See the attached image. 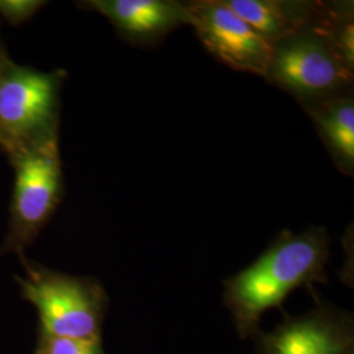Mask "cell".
I'll return each mask as SVG.
<instances>
[{
  "instance_id": "1",
  "label": "cell",
  "mask_w": 354,
  "mask_h": 354,
  "mask_svg": "<svg viewBox=\"0 0 354 354\" xmlns=\"http://www.w3.org/2000/svg\"><path fill=\"white\" fill-rule=\"evenodd\" d=\"M353 3L322 1L315 20L273 44L266 80L302 106L352 93Z\"/></svg>"
},
{
  "instance_id": "2",
  "label": "cell",
  "mask_w": 354,
  "mask_h": 354,
  "mask_svg": "<svg viewBox=\"0 0 354 354\" xmlns=\"http://www.w3.org/2000/svg\"><path fill=\"white\" fill-rule=\"evenodd\" d=\"M330 239L323 227L285 230L254 263L223 282V304L241 339L254 337L266 311L304 286L326 282Z\"/></svg>"
},
{
  "instance_id": "3",
  "label": "cell",
  "mask_w": 354,
  "mask_h": 354,
  "mask_svg": "<svg viewBox=\"0 0 354 354\" xmlns=\"http://www.w3.org/2000/svg\"><path fill=\"white\" fill-rule=\"evenodd\" d=\"M26 276H16L21 298L37 310L39 333L102 342L109 298L97 279L71 276L20 257Z\"/></svg>"
},
{
  "instance_id": "4",
  "label": "cell",
  "mask_w": 354,
  "mask_h": 354,
  "mask_svg": "<svg viewBox=\"0 0 354 354\" xmlns=\"http://www.w3.org/2000/svg\"><path fill=\"white\" fill-rule=\"evenodd\" d=\"M66 71H41L8 58L0 68V147L7 155L58 137Z\"/></svg>"
},
{
  "instance_id": "5",
  "label": "cell",
  "mask_w": 354,
  "mask_h": 354,
  "mask_svg": "<svg viewBox=\"0 0 354 354\" xmlns=\"http://www.w3.org/2000/svg\"><path fill=\"white\" fill-rule=\"evenodd\" d=\"M15 171L10 222L0 256L26 250L48 225L64 198L59 138L45 140L8 155Z\"/></svg>"
},
{
  "instance_id": "6",
  "label": "cell",
  "mask_w": 354,
  "mask_h": 354,
  "mask_svg": "<svg viewBox=\"0 0 354 354\" xmlns=\"http://www.w3.org/2000/svg\"><path fill=\"white\" fill-rule=\"evenodd\" d=\"M189 24L205 49L228 67L266 77L273 45L225 0L188 1Z\"/></svg>"
},
{
  "instance_id": "7",
  "label": "cell",
  "mask_w": 354,
  "mask_h": 354,
  "mask_svg": "<svg viewBox=\"0 0 354 354\" xmlns=\"http://www.w3.org/2000/svg\"><path fill=\"white\" fill-rule=\"evenodd\" d=\"M256 337V354H354L353 317L323 302Z\"/></svg>"
},
{
  "instance_id": "8",
  "label": "cell",
  "mask_w": 354,
  "mask_h": 354,
  "mask_svg": "<svg viewBox=\"0 0 354 354\" xmlns=\"http://www.w3.org/2000/svg\"><path fill=\"white\" fill-rule=\"evenodd\" d=\"M106 17L120 36L136 45L159 42L188 26L187 4L175 0H88L79 3Z\"/></svg>"
},
{
  "instance_id": "9",
  "label": "cell",
  "mask_w": 354,
  "mask_h": 354,
  "mask_svg": "<svg viewBox=\"0 0 354 354\" xmlns=\"http://www.w3.org/2000/svg\"><path fill=\"white\" fill-rule=\"evenodd\" d=\"M228 7L272 45L310 26L322 1L306 0H225Z\"/></svg>"
},
{
  "instance_id": "10",
  "label": "cell",
  "mask_w": 354,
  "mask_h": 354,
  "mask_svg": "<svg viewBox=\"0 0 354 354\" xmlns=\"http://www.w3.org/2000/svg\"><path fill=\"white\" fill-rule=\"evenodd\" d=\"M304 111L315 124L337 169L348 176H353V92L315 102L306 106Z\"/></svg>"
},
{
  "instance_id": "11",
  "label": "cell",
  "mask_w": 354,
  "mask_h": 354,
  "mask_svg": "<svg viewBox=\"0 0 354 354\" xmlns=\"http://www.w3.org/2000/svg\"><path fill=\"white\" fill-rule=\"evenodd\" d=\"M33 354H105L102 342H84L58 337L38 332L37 345Z\"/></svg>"
},
{
  "instance_id": "12",
  "label": "cell",
  "mask_w": 354,
  "mask_h": 354,
  "mask_svg": "<svg viewBox=\"0 0 354 354\" xmlns=\"http://www.w3.org/2000/svg\"><path fill=\"white\" fill-rule=\"evenodd\" d=\"M46 4L41 0H0V16L12 26H20Z\"/></svg>"
},
{
  "instance_id": "13",
  "label": "cell",
  "mask_w": 354,
  "mask_h": 354,
  "mask_svg": "<svg viewBox=\"0 0 354 354\" xmlns=\"http://www.w3.org/2000/svg\"><path fill=\"white\" fill-rule=\"evenodd\" d=\"M8 58H10V57H8V54H7L6 46H4V44H3V41H1V38H0V68H1V66L4 64V62H6Z\"/></svg>"
}]
</instances>
